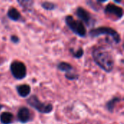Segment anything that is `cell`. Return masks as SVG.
<instances>
[{
    "instance_id": "cell-1",
    "label": "cell",
    "mask_w": 124,
    "mask_h": 124,
    "mask_svg": "<svg viewBox=\"0 0 124 124\" xmlns=\"http://www.w3.org/2000/svg\"><path fill=\"white\" fill-rule=\"evenodd\" d=\"M92 56L96 64L105 72L110 73L114 67V60L112 54L105 49L98 47L93 51Z\"/></svg>"
},
{
    "instance_id": "cell-2",
    "label": "cell",
    "mask_w": 124,
    "mask_h": 124,
    "mask_svg": "<svg viewBox=\"0 0 124 124\" xmlns=\"http://www.w3.org/2000/svg\"><path fill=\"white\" fill-rule=\"evenodd\" d=\"M108 35L112 37L113 41L116 43L118 44L121 41V37L118 33L115 31L113 28H108V27H100L97 28H94L90 31L89 35L92 37H97L101 35Z\"/></svg>"
},
{
    "instance_id": "cell-3",
    "label": "cell",
    "mask_w": 124,
    "mask_h": 124,
    "mask_svg": "<svg viewBox=\"0 0 124 124\" xmlns=\"http://www.w3.org/2000/svg\"><path fill=\"white\" fill-rule=\"evenodd\" d=\"M65 22L68 26L74 33L81 37H84L86 36V28L81 21L74 20L72 16H67L65 17Z\"/></svg>"
},
{
    "instance_id": "cell-4",
    "label": "cell",
    "mask_w": 124,
    "mask_h": 124,
    "mask_svg": "<svg viewBox=\"0 0 124 124\" xmlns=\"http://www.w3.org/2000/svg\"><path fill=\"white\" fill-rule=\"evenodd\" d=\"M27 102L29 105H31L32 108L38 110L39 113H51L53 110V107L52 105H45L39 101L37 97L36 96H31L28 100Z\"/></svg>"
},
{
    "instance_id": "cell-5",
    "label": "cell",
    "mask_w": 124,
    "mask_h": 124,
    "mask_svg": "<svg viewBox=\"0 0 124 124\" xmlns=\"http://www.w3.org/2000/svg\"><path fill=\"white\" fill-rule=\"evenodd\" d=\"M10 70L16 79H23L26 76V67L20 61H14L10 65Z\"/></svg>"
},
{
    "instance_id": "cell-6",
    "label": "cell",
    "mask_w": 124,
    "mask_h": 124,
    "mask_svg": "<svg viewBox=\"0 0 124 124\" xmlns=\"http://www.w3.org/2000/svg\"><path fill=\"white\" fill-rule=\"evenodd\" d=\"M105 13L110 14L116 16L118 18H121L123 17V9L115 4H109L105 9Z\"/></svg>"
},
{
    "instance_id": "cell-7",
    "label": "cell",
    "mask_w": 124,
    "mask_h": 124,
    "mask_svg": "<svg viewBox=\"0 0 124 124\" xmlns=\"http://www.w3.org/2000/svg\"><path fill=\"white\" fill-rule=\"evenodd\" d=\"M18 120L21 123H27L30 120V111L27 108H21L17 113Z\"/></svg>"
},
{
    "instance_id": "cell-8",
    "label": "cell",
    "mask_w": 124,
    "mask_h": 124,
    "mask_svg": "<svg viewBox=\"0 0 124 124\" xmlns=\"http://www.w3.org/2000/svg\"><path fill=\"white\" fill-rule=\"evenodd\" d=\"M76 15L77 16L84 22H85L86 23H89L90 21V15L89 14V12L84 8L82 7H78L76 9Z\"/></svg>"
},
{
    "instance_id": "cell-9",
    "label": "cell",
    "mask_w": 124,
    "mask_h": 124,
    "mask_svg": "<svg viewBox=\"0 0 124 124\" xmlns=\"http://www.w3.org/2000/svg\"><path fill=\"white\" fill-rule=\"evenodd\" d=\"M18 94L22 97H26L31 92V87L27 84H23L17 86Z\"/></svg>"
},
{
    "instance_id": "cell-10",
    "label": "cell",
    "mask_w": 124,
    "mask_h": 124,
    "mask_svg": "<svg viewBox=\"0 0 124 124\" xmlns=\"http://www.w3.org/2000/svg\"><path fill=\"white\" fill-rule=\"evenodd\" d=\"M7 16L8 17L14 21H17L20 18V13L18 12V10L16 8H11L8 10L7 12Z\"/></svg>"
},
{
    "instance_id": "cell-11",
    "label": "cell",
    "mask_w": 124,
    "mask_h": 124,
    "mask_svg": "<svg viewBox=\"0 0 124 124\" xmlns=\"http://www.w3.org/2000/svg\"><path fill=\"white\" fill-rule=\"evenodd\" d=\"M13 119V116L9 112H4L0 115V121L2 124H11Z\"/></svg>"
},
{
    "instance_id": "cell-12",
    "label": "cell",
    "mask_w": 124,
    "mask_h": 124,
    "mask_svg": "<svg viewBox=\"0 0 124 124\" xmlns=\"http://www.w3.org/2000/svg\"><path fill=\"white\" fill-rule=\"evenodd\" d=\"M57 68H58V70H60L61 71L70 72L73 69V67L69 63H67V62H60V63L58 64Z\"/></svg>"
},
{
    "instance_id": "cell-13",
    "label": "cell",
    "mask_w": 124,
    "mask_h": 124,
    "mask_svg": "<svg viewBox=\"0 0 124 124\" xmlns=\"http://www.w3.org/2000/svg\"><path fill=\"white\" fill-rule=\"evenodd\" d=\"M119 101H120V99H119V98L115 97V98L112 99L110 101H109V102L106 104V108H108V110L110 112H113V110H114V108H115L116 104L118 103Z\"/></svg>"
},
{
    "instance_id": "cell-14",
    "label": "cell",
    "mask_w": 124,
    "mask_h": 124,
    "mask_svg": "<svg viewBox=\"0 0 124 124\" xmlns=\"http://www.w3.org/2000/svg\"><path fill=\"white\" fill-rule=\"evenodd\" d=\"M41 7L46 10H52L55 8L54 4L49 2V1H44L41 3Z\"/></svg>"
},
{
    "instance_id": "cell-15",
    "label": "cell",
    "mask_w": 124,
    "mask_h": 124,
    "mask_svg": "<svg viewBox=\"0 0 124 124\" xmlns=\"http://www.w3.org/2000/svg\"><path fill=\"white\" fill-rule=\"evenodd\" d=\"M70 51L71 54L73 55V57H75L76 58H80V57H81L83 56V54H84V50H83L81 48L78 49L76 52H74V50H73V49H70Z\"/></svg>"
},
{
    "instance_id": "cell-16",
    "label": "cell",
    "mask_w": 124,
    "mask_h": 124,
    "mask_svg": "<svg viewBox=\"0 0 124 124\" xmlns=\"http://www.w3.org/2000/svg\"><path fill=\"white\" fill-rule=\"evenodd\" d=\"M18 3L23 7H31L33 4V1H18Z\"/></svg>"
},
{
    "instance_id": "cell-17",
    "label": "cell",
    "mask_w": 124,
    "mask_h": 124,
    "mask_svg": "<svg viewBox=\"0 0 124 124\" xmlns=\"http://www.w3.org/2000/svg\"><path fill=\"white\" fill-rule=\"evenodd\" d=\"M65 77L68 79V80H75L78 78V75H74V74H71V73H67L65 75Z\"/></svg>"
},
{
    "instance_id": "cell-18",
    "label": "cell",
    "mask_w": 124,
    "mask_h": 124,
    "mask_svg": "<svg viewBox=\"0 0 124 124\" xmlns=\"http://www.w3.org/2000/svg\"><path fill=\"white\" fill-rule=\"evenodd\" d=\"M11 41H12L13 43L17 44V43H18V42H19L20 39H19V38H18L17 36H15V35H12V36H11Z\"/></svg>"
},
{
    "instance_id": "cell-19",
    "label": "cell",
    "mask_w": 124,
    "mask_h": 124,
    "mask_svg": "<svg viewBox=\"0 0 124 124\" xmlns=\"http://www.w3.org/2000/svg\"><path fill=\"white\" fill-rule=\"evenodd\" d=\"M2 108H3V105H1L0 104V110H1V109Z\"/></svg>"
}]
</instances>
